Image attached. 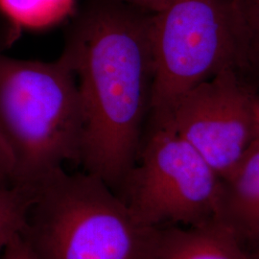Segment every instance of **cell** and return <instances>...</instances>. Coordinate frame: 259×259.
Segmentation results:
<instances>
[{"label": "cell", "mask_w": 259, "mask_h": 259, "mask_svg": "<svg viewBox=\"0 0 259 259\" xmlns=\"http://www.w3.org/2000/svg\"><path fill=\"white\" fill-rule=\"evenodd\" d=\"M152 16L121 0H87L63 52L74 71L83 109L80 162L115 192L137 160L150 113Z\"/></svg>", "instance_id": "cell-1"}, {"label": "cell", "mask_w": 259, "mask_h": 259, "mask_svg": "<svg viewBox=\"0 0 259 259\" xmlns=\"http://www.w3.org/2000/svg\"><path fill=\"white\" fill-rule=\"evenodd\" d=\"M0 136L15 159L14 186L30 189L66 162L81 160L82 103L63 53L41 62L0 52Z\"/></svg>", "instance_id": "cell-2"}, {"label": "cell", "mask_w": 259, "mask_h": 259, "mask_svg": "<svg viewBox=\"0 0 259 259\" xmlns=\"http://www.w3.org/2000/svg\"><path fill=\"white\" fill-rule=\"evenodd\" d=\"M28 190L19 234L37 259L147 257L155 230L139 224L98 177L60 169Z\"/></svg>", "instance_id": "cell-3"}, {"label": "cell", "mask_w": 259, "mask_h": 259, "mask_svg": "<svg viewBox=\"0 0 259 259\" xmlns=\"http://www.w3.org/2000/svg\"><path fill=\"white\" fill-rule=\"evenodd\" d=\"M245 35L234 0H167L153 13L152 119L197 84L229 68L241 70Z\"/></svg>", "instance_id": "cell-4"}, {"label": "cell", "mask_w": 259, "mask_h": 259, "mask_svg": "<svg viewBox=\"0 0 259 259\" xmlns=\"http://www.w3.org/2000/svg\"><path fill=\"white\" fill-rule=\"evenodd\" d=\"M118 190L130 212L148 229L221 221L222 178L161 122L153 121L152 131Z\"/></svg>", "instance_id": "cell-5"}, {"label": "cell", "mask_w": 259, "mask_h": 259, "mask_svg": "<svg viewBox=\"0 0 259 259\" xmlns=\"http://www.w3.org/2000/svg\"><path fill=\"white\" fill-rule=\"evenodd\" d=\"M259 93L240 69L229 68L182 95L155 122L174 130L227 180L259 139Z\"/></svg>", "instance_id": "cell-6"}, {"label": "cell", "mask_w": 259, "mask_h": 259, "mask_svg": "<svg viewBox=\"0 0 259 259\" xmlns=\"http://www.w3.org/2000/svg\"><path fill=\"white\" fill-rule=\"evenodd\" d=\"M146 259H251V254L226 224L215 221L155 230Z\"/></svg>", "instance_id": "cell-7"}, {"label": "cell", "mask_w": 259, "mask_h": 259, "mask_svg": "<svg viewBox=\"0 0 259 259\" xmlns=\"http://www.w3.org/2000/svg\"><path fill=\"white\" fill-rule=\"evenodd\" d=\"M225 183L221 221L240 240L259 243V139Z\"/></svg>", "instance_id": "cell-8"}, {"label": "cell", "mask_w": 259, "mask_h": 259, "mask_svg": "<svg viewBox=\"0 0 259 259\" xmlns=\"http://www.w3.org/2000/svg\"><path fill=\"white\" fill-rule=\"evenodd\" d=\"M31 193L19 186L0 189V252L25 224Z\"/></svg>", "instance_id": "cell-9"}, {"label": "cell", "mask_w": 259, "mask_h": 259, "mask_svg": "<svg viewBox=\"0 0 259 259\" xmlns=\"http://www.w3.org/2000/svg\"><path fill=\"white\" fill-rule=\"evenodd\" d=\"M245 33L241 71L249 75L250 81L259 83V25L248 29Z\"/></svg>", "instance_id": "cell-10"}, {"label": "cell", "mask_w": 259, "mask_h": 259, "mask_svg": "<svg viewBox=\"0 0 259 259\" xmlns=\"http://www.w3.org/2000/svg\"><path fill=\"white\" fill-rule=\"evenodd\" d=\"M15 159L7 143L0 136V189L13 186Z\"/></svg>", "instance_id": "cell-11"}, {"label": "cell", "mask_w": 259, "mask_h": 259, "mask_svg": "<svg viewBox=\"0 0 259 259\" xmlns=\"http://www.w3.org/2000/svg\"><path fill=\"white\" fill-rule=\"evenodd\" d=\"M243 21L245 32L259 25V0H234Z\"/></svg>", "instance_id": "cell-12"}, {"label": "cell", "mask_w": 259, "mask_h": 259, "mask_svg": "<svg viewBox=\"0 0 259 259\" xmlns=\"http://www.w3.org/2000/svg\"><path fill=\"white\" fill-rule=\"evenodd\" d=\"M3 259H37V257L20 234H18L5 247Z\"/></svg>", "instance_id": "cell-13"}, {"label": "cell", "mask_w": 259, "mask_h": 259, "mask_svg": "<svg viewBox=\"0 0 259 259\" xmlns=\"http://www.w3.org/2000/svg\"><path fill=\"white\" fill-rule=\"evenodd\" d=\"M131 4L139 9L147 11L149 13H157L166 3L167 0H121Z\"/></svg>", "instance_id": "cell-14"}, {"label": "cell", "mask_w": 259, "mask_h": 259, "mask_svg": "<svg viewBox=\"0 0 259 259\" xmlns=\"http://www.w3.org/2000/svg\"><path fill=\"white\" fill-rule=\"evenodd\" d=\"M4 24H3V21H2V19H0V42H2V37H3V35H4V31H3V29H4ZM1 52V51H0Z\"/></svg>", "instance_id": "cell-15"}, {"label": "cell", "mask_w": 259, "mask_h": 259, "mask_svg": "<svg viewBox=\"0 0 259 259\" xmlns=\"http://www.w3.org/2000/svg\"><path fill=\"white\" fill-rule=\"evenodd\" d=\"M251 259H259V243L258 247H257V249L255 250V252L251 254Z\"/></svg>", "instance_id": "cell-16"}, {"label": "cell", "mask_w": 259, "mask_h": 259, "mask_svg": "<svg viewBox=\"0 0 259 259\" xmlns=\"http://www.w3.org/2000/svg\"><path fill=\"white\" fill-rule=\"evenodd\" d=\"M258 117H259V105H258Z\"/></svg>", "instance_id": "cell-17"}]
</instances>
